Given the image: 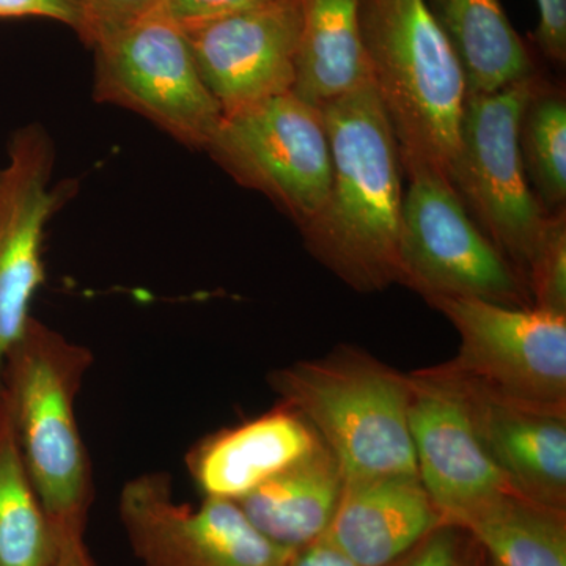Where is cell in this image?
I'll list each match as a JSON object with an SVG mask.
<instances>
[{
	"instance_id": "cell-2",
	"label": "cell",
	"mask_w": 566,
	"mask_h": 566,
	"mask_svg": "<svg viewBox=\"0 0 566 566\" xmlns=\"http://www.w3.org/2000/svg\"><path fill=\"white\" fill-rule=\"evenodd\" d=\"M93 353L31 318L7 356L2 394L22 461L57 534L82 532L93 502L76 398Z\"/></svg>"
},
{
	"instance_id": "cell-25",
	"label": "cell",
	"mask_w": 566,
	"mask_h": 566,
	"mask_svg": "<svg viewBox=\"0 0 566 566\" xmlns=\"http://www.w3.org/2000/svg\"><path fill=\"white\" fill-rule=\"evenodd\" d=\"M84 28L80 39L87 46L133 22L161 10L163 0H80Z\"/></svg>"
},
{
	"instance_id": "cell-15",
	"label": "cell",
	"mask_w": 566,
	"mask_h": 566,
	"mask_svg": "<svg viewBox=\"0 0 566 566\" xmlns=\"http://www.w3.org/2000/svg\"><path fill=\"white\" fill-rule=\"evenodd\" d=\"M444 521L419 475L345 480L324 538L359 566H389Z\"/></svg>"
},
{
	"instance_id": "cell-28",
	"label": "cell",
	"mask_w": 566,
	"mask_h": 566,
	"mask_svg": "<svg viewBox=\"0 0 566 566\" xmlns=\"http://www.w3.org/2000/svg\"><path fill=\"white\" fill-rule=\"evenodd\" d=\"M25 17L62 22L77 35L84 28L80 0H0V18Z\"/></svg>"
},
{
	"instance_id": "cell-11",
	"label": "cell",
	"mask_w": 566,
	"mask_h": 566,
	"mask_svg": "<svg viewBox=\"0 0 566 566\" xmlns=\"http://www.w3.org/2000/svg\"><path fill=\"white\" fill-rule=\"evenodd\" d=\"M52 170L54 147L40 126L14 134L0 167V395L7 356L31 322L33 296L46 277L44 229L62 200Z\"/></svg>"
},
{
	"instance_id": "cell-6",
	"label": "cell",
	"mask_w": 566,
	"mask_h": 566,
	"mask_svg": "<svg viewBox=\"0 0 566 566\" xmlns=\"http://www.w3.org/2000/svg\"><path fill=\"white\" fill-rule=\"evenodd\" d=\"M428 304L460 335L442 370L497 400L566 415V315L468 297Z\"/></svg>"
},
{
	"instance_id": "cell-1",
	"label": "cell",
	"mask_w": 566,
	"mask_h": 566,
	"mask_svg": "<svg viewBox=\"0 0 566 566\" xmlns=\"http://www.w3.org/2000/svg\"><path fill=\"white\" fill-rule=\"evenodd\" d=\"M331 155L326 200L301 229L305 248L354 292L400 283L403 163L392 123L367 82L319 107Z\"/></svg>"
},
{
	"instance_id": "cell-12",
	"label": "cell",
	"mask_w": 566,
	"mask_h": 566,
	"mask_svg": "<svg viewBox=\"0 0 566 566\" xmlns=\"http://www.w3.org/2000/svg\"><path fill=\"white\" fill-rule=\"evenodd\" d=\"M193 61L223 115L293 92L301 39L300 0L181 28Z\"/></svg>"
},
{
	"instance_id": "cell-20",
	"label": "cell",
	"mask_w": 566,
	"mask_h": 566,
	"mask_svg": "<svg viewBox=\"0 0 566 566\" xmlns=\"http://www.w3.org/2000/svg\"><path fill=\"white\" fill-rule=\"evenodd\" d=\"M449 523L463 527L495 566H566V510L502 491Z\"/></svg>"
},
{
	"instance_id": "cell-26",
	"label": "cell",
	"mask_w": 566,
	"mask_h": 566,
	"mask_svg": "<svg viewBox=\"0 0 566 566\" xmlns=\"http://www.w3.org/2000/svg\"><path fill=\"white\" fill-rule=\"evenodd\" d=\"M271 0H163L161 11L175 24H197L264 6Z\"/></svg>"
},
{
	"instance_id": "cell-22",
	"label": "cell",
	"mask_w": 566,
	"mask_h": 566,
	"mask_svg": "<svg viewBox=\"0 0 566 566\" xmlns=\"http://www.w3.org/2000/svg\"><path fill=\"white\" fill-rule=\"evenodd\" d=\"M521 155L528 182L547 212L565 210L566 99L564 92L539 80L524 109Z\"/></svg>"
},
{
	"instance_id": "cell-29",
	"label": "cell",
	"mask_w": 566,
	"mask_h": 566,
	"mask_svg": "<svg viewBox=\"0 0 566 566\" xmlns=\"http://www.w3.org/2000/svg\"><path fill=\"white\" fill-rule=\"evenodd\" d=\"M286 566H359L324 536L311 545L294 551Z\"/></svg>"
},
{
	"instance_id": "cell-31",
	"label": "cell",
	"mask_w": 566,
	"mask_h": 566,
	"mask_svg": "<svg viewBox=\"0 0 566 566\" xmlns=\"http://www.w3.org/2000/svg\"><path fill=\"white\" fill-rule=\"evenodd\" d=\"M476 566H495L494 562L486 556L485 551L479 546V558H476Z\"/></svg>"
},
{
	"instance_id": "cell-18",
	"label": "cell",
	"mask_w": 566,
	"mask_h": 566,
	"mask_svg": "<svg viewBox=\"0 0 566 566\" xmlns=\"http://www.w3.org/2000/svg\"><path fill=\"white\" fill-rule=\"evenodd\" d=\"M463 70L468 95L509 87L536 74L527 44L501 0H427Z\"/></svg>"
},
{
	"instance_id": "cell-30",
	"label": "cell",
	"mask_w": 566,
	"mask_h": 566,
	"mask_svg": "<svg viewBox=\"0 0 566 566\" xmlns=\"http://www.w3.org/2000/svg\"><path fill=\"white\" fill-rule=\"evenodd\" d=\"M57 535V553L51 566H95L82 532H62Z\"/></svg>"
},
{
	"instance_id": "cell-16",
	"label": "cell",
	"mask_w": 566,
	"mask_h": 566,
	"mask_svg": "<svg viewBox=\"0 0 566 566\" xmlns=\"http://www.w3.org/2000/svg\"><path fill=\"white\" fill-rule=\"evenodd\" d=\"M319 444L311 423L281 403L197 442L186 457V468L203 497L238 502Z\"/></svg>"
},
{
	"instance_id": "cell-14",
	"label": "cell",
	"mask_w": 566,
	"mask_h": 566,
	"mask_svg": "<svg viewBox=\"0 0 566 566\" xmlns=\"http://www.w3.org/2000/svg\"><path fill=\"white\" fill-rule=\"evenodd\" d=\"M442 371L463 394L480 442L510 488L566 510V415L497 400Z\"/></svg>"
},
{
	"instance_id": "cell-9",
	"label": "cell",
	"mask_w": 566,
	"mask_h": 566,
	"mask_svg": "<svg viewBox=\"0 0 566 566\" xmlns=\"http://www.w3.org/2000/svg\"><path fill=\"white\" fill-rule=\"evenodd\" d=\"M205 151L240 185L273 200L300 230L329 191L323 112L293 92L223 115Z\"/></svg>"
},
{
	"instance_id": "cell-3",
	"label": "cell",
	"mask_w": 566,
	"mask_h": 566,
	"mask_svg": "<svg viewBox=\"0 0 566 566\" xmlns=\"http://www.w3.org/2000/svg\"><path fill=\"white\" fill-rule=\"evenodd\" d=\"M360 31L405 175L433 170L449 180L468 87L427 0H360Z\"/></svg>"
},
{
	"instance_id": "cell-21",
	"label": "cell",
	"mask_w": 566,
	"mask_h": 566,
	"mask_svg": "<svg viewBox=\"0 0 566 566\" xmlns=\"http://www.w3.org/2000/svg\"><path fill=\"white\" fill-rule=\"evenodd\" d=\"M59 535L22 461L0 395V566H51Z\"/></svg>"
},
{
	"instance_id": "cell-27",
	"label": "cell",
	"mask_w": 566,
	"mask_h": 566,
	"mask_svg": "<svg viewBox=\"0 0 566 566\" xmlns=\"http://www.w3.org/2000/svg\"><path fill=\"white\" fill-rule=\"evenodd\" d=\"M539 11L534 39L542 54L556 65L566 62V0H535Z\"/></svg>"
},
{
	"instance_id": "cell-10",
	"label": "cell",
	"mask_w": 566,
	"mask_h": 566,
	"mask_svg": "<svg viewBox=\"0 0 566 566\" xmlns=\"http://www.w3.org/2000/svg\"><path fill=\"white\" fill-rule=\"evenodd\" d=\"M118 516L142 566H286L294 553L260 534L237 502L175 501L166 472L128 480Z\"/></svg>"
},
{
	"instance_id": "cell-13",
	"label": "cell",
	"mask_w": 566,
	"mask_h": 566,
	"mask_svg": "<svg viewBox=\"0 0 566 566\" xmlns=\"http://www.w3.org/2000/svg\"><path fill=\"white\" fill-rule=\"evenodd\" d=\"M409 385L417 475L444 521L513 491L486 455L457 382L434 365L409 375Z\"/></svg>"
},
{
	"instance_id": "cell-23",
	"label": "cell",
	"mask_w": 566,
	"mask_h": 566,
	"mask_svg": "<svg viewBox=\"0 0 566 566\" xmlns=\"http://www.w3.org/2000/svg\"><path fill=\"white\" fill-rule=\"evenodd\" d=\"M532 304L539 311L566 315V214L549 212L527 275Z\"/></svg>"
},
{
	"instance_id": "cell-5",
	"label": "cell",
	"mask_w": 566,
	"mask_h": 566,
	"mask_svg": "<svg viewBox=\"0 0 566 566\" xmlns=\"http://www.w3.org/2000/svg\"><path fill=\"white\" fill-rule=\"evenodd\" d=\"M539 80L536 73L497 92L468 95L449 172L465 210L526 286L549 216L528 182L520 145L524 109Z\"/></svg>"
},
{
	"instance_id": "cell-19",
	"label": "cell",
	"mask_w": 566,
	"mask_h": 566,
	"mask_svg": "<svg viewBox=\"0 0 566 566\" xmlns=\"http://www.w3.org/2000/svg\"><path fill=\"white\" fill-rule=\"evenodd\" d=\"M301 39L293 93L322 107L370 80L360 0H300Z\"/></svg>"
},
{
	"instance_id": "cell-7",
	"label": "cell",
	"mask_w": 566,
	"mask_h": 566,
	"mask_svg": "<svg viewBox=\"0 0 566 566\" xmlns=\"http://www.w3.org/2000/svg\"><path fill=\"white\" fill-rule=\"evenodd\" d=\"M400 223V283L424 301L468 297L534 307L526 283L465 210L444 175H408Z\"/></svg>"
},
{
	"instance_id": "cell-17",
	"label": "cell",
	"mask_w": 566,
	"mask_h": 566,
	"mask_svg": "<svg viewBox=\"0 0 566 566\" xmlns=\"http://www.w3.org/2000/svg\"><path fill=\"white\" fill-rule=\"evenodd\" d=\"M344 482L340 465L322 442L237 504L260 534L296 551L326 534Z\"/></svg>"
},
{
	"instance_id": "cell-8",
	"label": "cell",
	"mask_w": 566,
	"mask_h": 566,
	"mask_svg": "<svg viewBox=\"0 0 566 566\" xmlns=\"http://www.w3.org/2000/svg\"><path fill=\"white\" fill-rule=\"evenodd\" d=\"M92 50L95 99L136 112L181 144L207 150L223 112L205 85L180 25L159 10Z\"/></svg>"
},
{
	"instance_id": "cell-24",
	"label": "cell",
	"mask_w": 566,
	"mask_h": 566,
	"mask_svg": "<svg viewBox=\"0 0 566 566\" xmlns=\"http://www.w3.org/2000/svg\"><path fill=\"white\" fill-rule=\"evenodd\" d=\"M479 545L463 527L442 521L389 566H476Z\"/></svg>"
},
{
	"instance_id": "cell-4",
	"label": "cell",
	"mask_w": 566,
	"mask_h": 566,
	"mask_svg": "<svg viewBox=\"0 0 566 566\" xmlns=\"http://www.w3.org/2000/svg\"><path fill=\"white\" fill-rule=\"evenodd\" d=\"M268 382L281 403L311 423L344 480L417 475L409 375L364 349L340 345L318 359L271 371Z\"/></svg>"
}]
</instances>
